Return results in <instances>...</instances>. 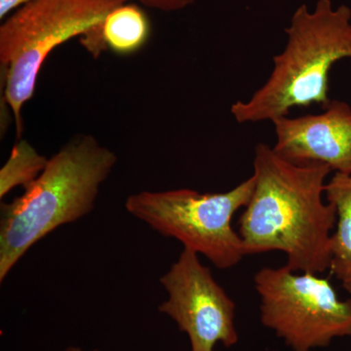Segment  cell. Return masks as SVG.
<instances>
[{
  "label": "cell",
  "instance_id": "obj_8",
  "mask_svg": "<svg viewBox=\"0 0 351 351\" xmlns=\"http://www.w3.org/2000/svg\"><path fill=\"white\" fill-rule=\"evenodd\" d=\"M319 114L274 119L276 154L295 164L321 163L351 175V108L331 100Z\"/></svg>",
  "mask_w": 351,
  "mask_h": 351
},
{
  "label": "cell",
  "instance_id": "obj_5",
  "mask_svg": "<svg viewBox=\"0 0 351 351\" xmlns=\"http://www.w3.org/2000/svg\"><path fill=\"white\" fill-rule=\"evenodd\" d=\"M254 184L251 176L226 193H200L189 189L141 191L128 196L125 208L159 234L177 239L218 269H228L247 256L232 221L248 204Z\"/></svg>",
  "mask_w": 351,
  "mask_h": 351
},
{
  "label": "cell",
  "instance_id": "obj_2",
  "mask_svg": "<svg viewBox=\"0 0 351 351\" xmlns=\"http://www.w3.org/2000/svg\"><path fill=\"white\" fill-rule=\"evenodd\" d=\"M117 162L115 152L94 136H76L48 159L22 195L1 203V282L34 245L93 211L101 184Z\"/></svg>",
  "mask_w": 351,
  "mask_h": 351
},
{
  "label": "cell",
  "instance_id": "obj_7",
  "mask_svg": "<svg viewBox=\"0 0 351 351\" xmlns=\"http://www.w3.org/2000/svg\"><path fill=\"white\" fill-rule=\"evenodd\" d=\"M160 283L168 298L158 306L159 313L188 335L191 351H214L218 343L232 348L239 343L235 302L198 254L184 248Z\"/></svg>",
  "mask_w": 351,
  "mask_h": 351
},
{
  "label": "cell",
  "instance_id": "obj_11",
  "mask_svg": "<svg viewBox=\"0 0 351 351\" xmlns=\"http://www.w3.org/2000/svg\"><path fill=\"white\" fill-rule=\"evenodd\" d=\"M47 162L48 158L41 156L29 142L19 140L0 170V198L2 199L18 186H29L41 174Z\"/></svg>",
  "mask_w": 351,
  "mask_h": 351
},
{
  "label": "cell",
  "instance_id": "obj_6",
  "mask_svg": "<svg viewBox=\"0 0 351 351\" xmlns=\"http://www.w3.org/2000/svg\"><path fill=\"white\" fill-rule=\"evenodd\" d=\"M261 322L292 351L327 348L351 337V299L341 300L329 279L286 265L263 267L254 276Z\"/></svg>",
  "mask_w": 351,
  "mask_h": 351
},
{
  "label": "cell",
  "instance_id": "obj_4",
  "mask_svg": "<svg viewBox=\"0 0 351 351\" xmlns=\"http://www.w3.org/2000/svg\"><path fill=\"white\" fill-rule=\"evenodd\" d=\"M131 0H32L0 27V63L4 68V104L12 112L18 137L22 110L36 92L48 56L71 39L94 59L107 49L103 24L113 9Z\"/></svg>",
  "mask_w": 351,
  "mask_h": 351
},
{
  "label": "cell",
  "instance_id": "obj_10",
  "mask_svg": "<svg viewBox=\"0 0 351 351\" xmlns=\"http://www.w3.org/2000/svg\"><path fill=\"white\" fill-rule=\"evenodd\" d=\"M151 34V22L147 14L130 2L113 9L103 24L107 49L120 56H129L142 49Z\"/></svg>",
  "mask_w": 351,
  "mask_h": 351
},
{
  "label": "cell",
  "instance_id": "obj_12",
  "mask_svg": "<svg viewBox=\"0 0 351 351\" xmlns=\"http://www.w3.org/2000/svg\"><path fill=\"white\" fill-rule=\"evenodd\" d=\"M137 1L145 7L162 11V12H176L193 5L195 0H137Z\"/></svg>",
  "mask_w": 351,
  "mask_h": 351
},
{
  "label": "cell",
  "instance_id": "obj_3",
  "mask_svg": "<svg viewBox=\"0 0 351 351\" xmlns=\"http://www.w3.org/2000/svg\"><path fill=\"white\" fill-rule=\"evenodd\" d=\"M285 48L274 57V71L267 82L248 101L232 106L240 124L274 121L288 117L291 108L321 105L329 98V73L332 64L351 58V9L332 7L331 0H318L313 11L298 7L285 29Z\"/></svg>",
  "mask_w": 351,
  "mask_h": 351
},
{
  "label": "cell",
  "instance_id": "obj_14",
  "mask_svg": "<svg viewBox=\"0 0 351 351\" xmlns=\"http://www.w3.org/2000/svg\"><path fill=\"white\" fill-rule=\"evenodd\" d=\"M63 351H85L82 350L80 348H77V346H69V348H66ZM91 351H98L97 350H91Z\"/></svg>",
  "mask_w": 351,
  "mask_h": 351
},
{
  "label": "cell",
  "instance_id": "obj_1",
  "mask_svg": "<svg viewBox=\"0 0 351 351\" xmlns=\"http://www.w3.org/2000/svg\"><path fill=\"white\" fill-rule=\"evenodd\" d=\"M253 166V193L239 221L247 255L280 251L293 271H326L337 221L324 200L331 168L291 162L265 144L256 147Z\"/></svg>",
  "mask_w": 351,
  "mask_h": 351
},
{
  "label": "cell",
  "instance_id": "obj_9",
  "mask_svg": "<svg viewBox=\"0 0 351 351\" xmlns=\"http://www.w3.org/2000/svg\"><path fill=\"white\" fill-rule=\"evenodd\" d=\"M325 195L337 212L329 270L351 295V175L334 173L327 181Z\"/></svg>",
  "mask_w": 351,
  "mask_h": 351
},
{
  "label": "cell",
  "instance_id": "obj_13",
  "mask_svg": "<svg viewBox=\"0 0 351 351\" xmlns=\"http://www.w3.org/2000/svg\"><path fill=\"white\" fill-rule=\"evenodd\" d=\"M31 1L32 0H0V19H6L9 14Z\"/></svg>",
  "mask_w": 351,
  "mask_h": 351
}]
</instances>
